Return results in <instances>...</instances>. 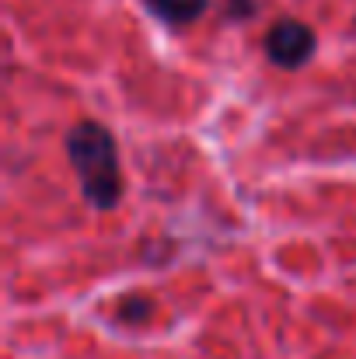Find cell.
Returning a JSON list of instances; mask_svg holds the SVG:
<instances>
[{
  "mask_svg": "<svg viewBox=\"0 0 356 359\" xmlns=\"http://www.w3.org/2000/svg\"><path fill=\"white\" fill-rule=\"evenodd\" d=\"M147 4H150V11L161 21H168V25H189V21H196L206 11L210 0H147Z\"/></svg>",
  "mask_w": 356,
  "mask_h": 359,
  "instance_id": "cell-3",
  "label": "cell"
},
{
  "mask_svg": "<svg viewBox=\"0 0 356 359\" xmlns=\"http://www.w3.org/2000/svg\"><path fill=\"white\" fill-rule=\"evenodd\" d=\"M265 56L276 67H283V70H297V67H304L315 56V32L304 21L283 18L265 35Z\"/></svg>",
  "mask_w": 356,
  "mask_h": 359,
  "instance_id": "cell-2",
  "label": "cell"
},
{
  "mask_svg": "<svg viewBox=\"0 0 356 359\" xmlns=\"http://www.w3.org/2000/svg\"><path fill=\"white\" fill-rule=\"evenodd\" d=\"M67 157L81 182L84 199L95 210H112L122 199V168L116 140L105 126L84 119L67 133Z\"/></svg>",
  "mask_w": 356,
  "mask_h": 359,
  "instance_id": "cell-1",
  "label": "cell"
},
{
  "mask_svg": "<svg viewBox=\"0 0 356 359\" xmlns=\"http://www.w3.org/2000/svg\"><path fill=\"white\" fill-rule=\"evenodd\" d=\"M248 11H251V4H248V0H235V14L237 18H244Z\"/></svg>",
  "mask_w": 356,
  "mask_h": 359,
  "instance_id": "cell-4",
  "label": "cell"
}]
</instances>
